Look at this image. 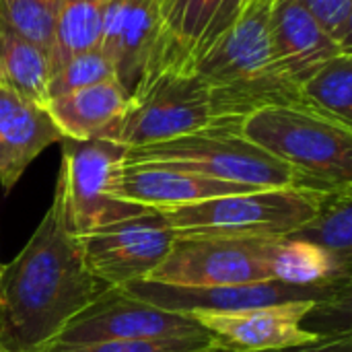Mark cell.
Returning a JSON list of instances; mask_svg holds the SVG:
<instances>
[{
  "label": "cell",
  "instance_id": "4316f807",
  "mask_svg": "<svg viewBox=\"0 0 352 352\" xmlns=\"http://www.w3.org/2000/svg\"><path fill=\"white\" fill-rule=\"evenodd\" d=\"M344 50L352 52V0H297Z\"/></svg>",
  "mask_w": 352,
  "mask_h": 352
},
{
  "label": "cell",
  "instance_id": "44dd1931",
  "mask_svg": "<svg viewBox=\"0 0 352 352\" xmlns=\"http://www.w3.org/2000/svg\"><path fill=\"white\" fill-rule=\"evenodd\" d=\"M105 0H60L50 76L72 56L99 47Z\"/></svg>",
  "mask_w": 352,
  "mask_h": 352
},
{
  "label": "cell",
  "instance_id": "83f0119b",
  "mask_svg": "<svg viewBox=\"0 0 352 352\" xmlns=\"http://www.w3.org/2000/svg\"><path fill=\"white\" fill-rule=\"evenodd\" d=\"M264 352H352V336L351 330H342V332L322 334L318 340L307 342V344Z\"/></svg>",
  "mask_w": 352,
  "mask_h": 352
},
{
  "label": "cell",
  "instance_id": "3957f363",
  "mask_svg": "<svg viewBox=\"0 0 352 352\" xmlns=\"http://www.w3.org/2000/svg\"><path fill=\"white\" fill-rule=\"evenodd\" d=\"M237 132L297 171L314 190L352 186V128L303 107H268Z\"/></svg>",
  "mask_w": 352,
  "mask_h": 352
},
{
  "label": "cell",
  "instance_id": "484cf974",
  "mask_svg": "<svg viewBox=\"0 0 352 352\" xmlns=\"http://www.w3.org/2000/svg\"><path fill=\"white\" fill-rule=\"evenodd\" d=\"M210 336H184L163 340H107L91 344H58L52 342L41 352H206L214 349Z\"/></svg>",
  "mask_w": 352,
  "mask_h": 352
},
{
  "label": "cell",
  "instance_id": "cb8c5ba5",
  "mask_svg": "<svg viewBox=\"0 0 352 352\" xmlns=\"http://www.w3.org/2000/svg\"><path fill=\"white\" fill-rule=\"evenodd\" d=\"M58 4L47 0H0V27L31 41L47 56L56 37Z\"/></svg>",
  "mask_w": 352,
  "mask_h": 352
},
{
  "label": "cell",
  "instance_id": "f546056e",
  "mask_svg": "<svg viewBox=\"0 0 352 352\" xmlns=\"http://www.w3.org/2000/svg\"><path fill=\"white\" fill-rule=\"evenodd\" d=\"M0 352H14V351H8V349H4V346H0Z\"/></svg>",
  "mask_w": 352,
  "mask_h": 352
},
{
  "label": "cell",
  "instance_id": "4fadbf2b",
  "mask_svg": "<svg viewBox=\"0 0 352 352\" xmlns=\"http://www.w3.org/2000/svg\"><path fill=\"white\" fill-rule=\"evenodd\" d=\"M316 309V301H293L241 311H194L190 314L214 340L229 352H264L299 346L322 334L305 330L303 322Z\"/></svg>",
  "mask_w": 352,
  "mask_h": 352
},
{
  "label": "cell",
  "instance_id": "ac0fdd59",
  "mask_svg": "<svg viewBox=\"0 0 352 352\" xmlns=\"http://www.w3.org/2000/svg\"><path fill=\"white\" fill-rule=\"evenodd\" d=\"M161 29V0H128L118 25L111 64L116 80L132 95L146 70Z\"/></svg>",
  "mask_w": 352,
  "mask_h": 352
},
{
  "label": "cell",
  "instance_id": "7402d4cb",
  "mask_svg": "<svg viewBox=\"0 0 352 352\" xmlns=\"http://www.w3.org/2000/svg\"><path fill=\"white\" fill-rule=\"evenodd\" d=\"M289 237L309 241L352 268V186L328 192L316 217Z\"/></svg>",
  "mask_w": 352,
  "mask_h": 352
},
{
  "label": "cell",
  "instance_id": "6da1fadb",
  "mask_svg": "<svg viewBox=\"0 0 352 352\" xmlns=\"http://www.w3.org/2000/svg\"><path fill=\"white\" fill-rule=\"evenodd\" d=\"M105 289L85 262L56 186L27 245L0 266V346L41 352Z\"/></svg>",
  "mask_w": 352,
  "mask_h": 352
},
{
  "label": "cell",
  "instance_id": "603a6c76",
  "mask_svg": "<svg viewBox=\"0 0 352 352\" xmlns=\"http://www.w3.org/2000/svg\"><path fill=\"white\" fill-rule=\"evenodd\" d=\"M301 93L316 111L352 128V52L320 66L301 82Z\"/></svg>",
  "mask_w": 352,
  "mask_h": 352
},
{
  "label": "cell",
  "instance_id": "8992f818",
  "mask_svg": "<svg viewBox=\"0 0 352 352\" xmlns=\"http://www.w3.org/2000/svg\"><path fill=\"white\" fill-rule=\"evenodd\" d=\"M60 144L62 167L56 186L64 198L68 227L76 237L148 210L113 196L126 146L105 138H62Z\"/></svg>",
  "mask_w": 352,
  "mask_h": 352
},
{
  "label": "cell",
  "instance_id": "d4e9b609",
  "mask_svg": "<svg viewBox=\"0 0 352 352\" xmlns=\"http://www.w3.org/2000/svg\"><path fill=\"white\" fill-rule=\"evenodd\" d=\"M113 78H116V70H113L111 60L99 47H95V50L72 56L66 64H62L50 76L47 99L76 91V89H85L91 85H99L105 80H113Z\"/></svg>",
  "mask_w": 352,
  "mask_h": 352
},
{
  "label": "cell",
  "instance_id": "ba28073f",
  "mask_svg": "<svg viewBox=\"0 0 352 352\" xmlns=\"http://www.w3.org/2000/svg\"><path fill=\"white\" fill-rule=\"evenodd\" d=\"M274 239L175 237L169 254L146 278L179 289H212L272 280L268 254Z\"/></svg>",
  "mask_w": 352,
  "mask_h": 352
},
{
  "label": "cell",
  "instance_id": "d6986e66",
  "mask_svg": "<svg viewBox=\"0 0 352 352\" xmlns=\"http://www.w3.org/2000/svg\"><path fill=\"white\" fill-rule=\"evenodd\" d=\"M272 280L289 285H320L332 280H351L349 266L336 262L322 248L297 239L278 237L270 245L268 254Z\"/></svg>",
  "mask_w": 352,
  "mask_h": 352
},
{
  "label": "cell",
  "instance_id": "e0dca14e",
  "mask_svg": "<svg viewBox=\"0 0 352 352\" xmlns=\"http://www.w3.org/2000/svg\"><path fill=\"white\" fill-rule=\"evenodd\" d=\"M132 103V95L113 78L45 101V109L64 138L89 140L111 134Z\"/></svg>",
  "mask_w": 352,
  "mask_h": 352
},
{
  "label": "cell",
  "instance_id": "277c9868",
  "mask_svg": "<svg viewBox=\"0 0 352 352\" xmlns=\"http://www.w3.org/2000/svg\"><path fill=\"white\" fill-rule=\"evenodd\" d=\"M332 190L268 188L159 210L175 237L278 239L305 227Z\"/></svg>",
  "mask_w": 352,
  "mask_h": 352
},
{
  "label": "cell",
  "instance_id": "7c38bea8",
  "mask_svg": "<svg viewBox=\"0 0 352 352\" xmlns=\"http://www.w3.org/2000/svg\"><path fill=\"white\" fill-rule=\"evenodd\" d=\"M243 6L245 0H161V29L140 85L163 72H192Z\"/></svg>",
  "mask_w": 352,
  "mask_h": 352
},
{
  "label": "cell",
  "instance_id": "9a60e30c",
  "mask_svg": "<svg viewBox=\"0 0 352 352\" xmlns=\"http://www.w3.org/2000/svg\"><path fill=\"white\" fill-rule=\"evenodd\" d=\"M64 136L45 105L0 87V188L8 194L27 167Z\"/></svg>",
  "mask_w": 352,
  "mask_h": 352
},
{
  "label": "cell",
  "instance_id": "30bf717a",
  "mask_svg": "<svg viewBox=\"0 0 352 352\" xmlns=\"http://www.w3.org/2000/svg\"><path fill=\"white\" fill-rule=\"evenodd\" d=\"M184 336H208L190 316L151 305L109 287L97 295L54 340L58 344H91L107 340H163Z\"/></svg>",
  "mask_w": 352,
  "mask_h": 352
},
{
  "label": "cell",
  "instance_id": "1f68e13d",
  "mask_svg": "<svg viewBox=\"0 0 352 352\" xmlns=\"http://www.w3.org/2000/svg\"><path fill=\"white\" fill-rule=\"evenodd\" d=\"M248 2H250V0H245V4H248Z\"/></svg>",
  "mask_w": 352,
  "mask_h": 352
},
{
  "label": "cell",
  "instance_id": "f1b7e54d",
  "mask_svg": "<svg viewBox=\"0 0 352 352\" xmlns=\"http://www.w3.org/2000/svg\"><path fill=\"white\" fill-rule=\"evenodd\" d=\"M206 352H229V351H225V349H219V346H214V349H210V351H206Z\"/></svg>",
  "mask_w": 352,
  "mask_h": 352
},
{
  "label": "cell",
  "instance_id": "8fae6325",
  "mask_svg": "<svg viewBox=\"0 0 352 352\" xmlns=\"http://www.w3.org/2000/svg\"><path fill=\"white\" fill-rule=\"evenodd\" d=\"M80 239L89 270L107 287L146 280L169 254L175 233L159 210L111 223Z\"/></svg>",
  "mask_w": 352,
  "mask_h": 352
},
{
  "label": "cell",
  "instance_id": "5b68a950",
  "mask_svg": "<svg viewBox=\"0 0 352 352\" xmlns=\"http://www.w3.org/2000/svg\"><path fill=\"white\" fill-rule=\"evenodd\" d=\"M161 163L212 179L254 188H309L289 165L280 163L237 130L210 126L165 142L126 148L124 165Z\"/></svg>",
  "mask_w": 352,
  "mask_h": 352
},
{
  "label": "cell",
  "instance_id": "4dcf8cb0",
  "mask_svg": "<svg viewBox=\"0 0 352 352\" xmlns=\"http://www.w3.org/2000/svg\"><path fill=\"white\" fill-rule=\"evenodd\" d=\"M47 2H54V4H58V2H60V0H47Z\"/></svg>",
  "mask_w": 352,
  "mask_h": 352
},
{
  "label": "cell",
  "instance_id": "5bb4252c",
  "mask_svg": "<svg viewBox=\"0 0 352 352\" xmlns=\"http://www.w3.org/2000/svg\"><path fill=\"white\" fill-rule=\"evenodd\" d=\"M254 188L212 179L182 167L161 163L122 165L116 175L113 196L153 210L188 206L221 196L252 192Z\"/></svg>",
  "mask_w": 352,
  "mask_h": 352
},
{
  "label": "cell",
  "instance_id": "ffe728a7",
  "mask_svg": "<svg viewBox=\"0 0 352 352\" xmlns=\"http://www.w3.org/2000/svg\"><path fill=\"white\" fill-rule=\"evenodd\" d=\"M47 85L50 56L31 41L0 27V87L45 105Z\"/></svg>",
  "mask_w": 352,
  "mask_h": 352
},
{
  "label": "cell",
  "instance_id": "9c48e42d",
  "mask_svg": "<svg viewBox=\"0 0 352 352\" xmlns=\"http://www.w3.org/2000/svg\"><path fill=\"white\" fill-rule=\"evenodd\" d=\"M120 289H124L132 297H138L151 305L175 314L241 311L293 301H316L322 307L330 309L349 307L351 303V280H332L320 285H289L280 280H262L212 289H179L153 280H136Z\"/></svg>",
  "mask_w": 352,
  "mask_h": 352
},
{
  "label": "cell",
  "instance_id": "2e32d148",
  "mask_svg": "<svg viewBox=\"0 0 352 352\" xmlns=\"http://www.w3.org/2000/svg\"><path fill=\"white\" fill-rule=\"evenodd\" d=\"M268 27L274 58L297 85L328 60L349 52L297 0H274Z\"/></svg>",
  "mask_w": 352,
  "mask_h": 352
},
{
  "label": "cell",
  "instance_id": "52a82bcc",
  "mask_svg": "<svg viewBox=\"0 0 352 352\" xmlns=\"http://www.w3.org/2000/svg\"><path fill=\"white\" fill-rule=\"evenodd\" d=\"M212 126L208 89L194 72H163L140 85L118 122L111 140L126 146H146L186 136Z\"/></svg>",
  "mask_w": 352,
  "mask_h": 352
},
{
  "label": "cell",
  "instance_id": "7a4b0ae2",
  "mask_svg": "<svg viewBox=\"0 0 352 352\" xmlns=\"http://www.w3.org/2000/svg\"><path fill=\"white\" fill-rule=\"evenodd\" d=\"M272 2L250 0L192 68L208 89L212 126L237 130L248 116L268 107L314 109L301 85L274 58L268 27Z\"/></svg>",
  "mask_w": 352,
  "mask_h": 352
}]
</instances>
